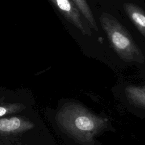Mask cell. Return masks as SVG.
<instances>
[{
	"mask_svg": "<svg viewBox=\"0 0 145 145\" xmlns=\"http://www.w3.org/2000/svg\"><path fill=\"white\" fill-rule=\"evenodd\" d=\"M123 6L129 18L145 37V12L139 6L131 3H125Z\"/></svg>",
	"mask_w": 145,
	"mask_h": 145,
	"instance_id": "obj_5",
	"label": "cell"
},
{
	"mask_svg": "<svg viewBox=\"0 0 145 145\" xmlns=\"http://www.w3.org/2000/svg\"><path fill=\"white\" fill-rule=\"evenodd\" d=\"M100 23L112 46L121 58L127 62H144V56L130 33L115 19L104 14L100 18Z\"/></svg>",
	"mask_w": 145,
	"mask_h": 145,
	"instance_id": "obj_2",
	"label": "cell"
},
{
	"mask_svg": "<svg viewBox=\"0 0 145 145\" xmlns=\"http://www.w3.org/2000/svg\"><path fill=\"white\" fill-rule=\"evenodd\" d=\"M56 121L74 139L84 143H92L95 137L106 127L108 123L106 118L96 116L75 103L63 105L57 113Z\"/></svg>",
	"mask_w": 145,
	"mask_h": 145,
	"instance_id": "obj_1",
	"label": "cell"
},
{
	"mask_svg": "<svg viewBox=\"0 0 145 145\" xmlns=\"http://www.w3.org/2000/svg\"><path fill=\"white\" fill-rule=\"evenodd\" d=\"M34 124L21 117L0 118V136L15 135L28 131L34 127Z\"/></svg>",
	"mask_w": 145,
	"mask_h": 145,
	"instance_id": "obj_3",
	"label": "cell"
},
{
	"mask_svg": "<svg viewBox=\"0 0 145 145\" xmlns=\"http://www.w3.org/2000/svg\"><path fill=\"white\" fill-rule=\"evenodd\" d=\"M55 2L67 19L83 34H86V29L82 21L79 10L72 0H55Z\"/></svg>",
	"mask_w": 145,
	"mask_h": 145,
	"instance_id": "obj_4",
	"label": "cell"
},
{
	"mask_svg": "<svg viewBox=\"0 0 145 145\" xmlns=\"http://www.w3.org/2000/svg\"><path fill=\"white\" fill-rule=\"evenodd\" d=\"M25 106L20 104H7L0 105V117L8 114L20 112Z\"/></svg>",
	"mask_w": 145,
	"mask_h": 145,
	"instance_id": "obj_8",
	"label": "cell"
},
{
	"mask_svg": "<svg viewBox=\"0 0 145 145\" xmlns=\"http://www.w3.org/2000/svg\"><path fill=\"white\" fill-rule=\"evenodd\" d=\"M125 93L128 99L133 104L145 108V86H129L125 88Z\"/></svg>",
	"mask_w": 145,
	"mask_h": 145,
	"instance_id": "obj_6",
	"label": "cell"
},
{
	"mask_svg": "<svg viewBox=\"0 0 145 145\" xmlns=\"http://www.w3.org/2000/svg\"><path fill=\"white\" fill-rule=\"evenodd\" d=\"M79 11L83 14L85 18L88 21L91 27L96 31L98 28L96 25L95 19L86 0H72Z\"/></svg>",
	"mask_w": 145,
	"mask_h": 145,
	"instance_id": "obj_7",
	"label": "cell"
}]
</instances>
